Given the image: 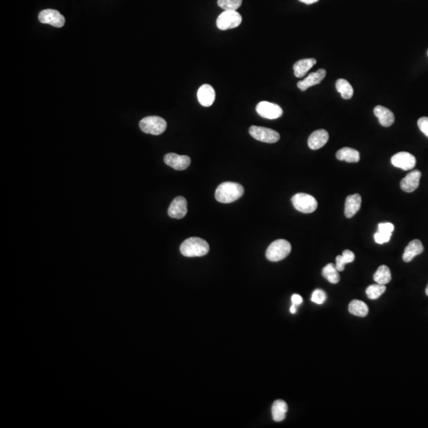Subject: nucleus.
Masks as SVG:
<instances>
[{"label":"nucleus","mask_w":428,"mask_h":428,"mask_svg":"<svg viewBox=\"0 0 428 428\" xmlns=\"http://www.w3.org/2000/svg\"><path fill=\"white\" fill-rule=\"evenodd\" d=\"M287 411H288V406L284 400H275L272 405V415L274 421L281 422L285 420V413Z\"/></svg>","instance_id":"22"},{"label":"nucleus","mask_w":428,"mask_h":428,"mask_svg":"<svg viewBox=\"0 0 428 428\" xmlns=\"http://www.w3.org/2000/svg\"><path fill=\"white\" fill-rule=\"evenodd\" d=\"M418 126L421 130L422 133H424L425 136L428 137V117H423L418 120Z\"/></svg>","instance_id":"32"},{"label":"nucleus","mask_w":428,"mask_h":428,"mask_svg":"<svg viewBox=\"0 0 428 428\" xmlns=\"http://www.w3.org/2000/svg\"><path fill=\"white\" fill-rule=\"evenodd\" d=\"M311 300L316 304H321L326 300V294L321 289H316L313 292Z\"/></svg>","instance_id":"30"},{"label":"nucleus","mask_w":428,"mask_h":428,"mask_svg":"<svg viewBox=\"0 0 428 428\" xmlns=\"http://www.w3.org/2000/svg\"><path fill=\"white\" fill-rule=\"evenodd\" d=\"M242 2L243 0H218V5L224 11H237Z\"/></svg>","instance_id":"29"},{"label":"nucleus","mask_w":428,"mask_h":428,"mask_svg":"<svg viewBox=\"0 0 428 428\" xmlns=\"http://www.w3.org/2000/svg\"><path fill=\"white\" fill-rule=\"evenodd\" d=\"M291 301L293 304H295V305H299V304L302 303L303 299L299 294H294V295L292 296Z\"/></svg>","instance_id":"34"},{"label":"nucleus","mask_w":428,"mask_h":428,"mask_svg":"<svg viewBox=\"0 0 428 428\" xmlns=\"http://www.w3.org/2000/svg\"><path fill=\"white\" fill-rule=\"evenodd\" d=\"M391 163L396 168H400L404 171H409L415 168L416 159L411 153L407 152H398L393 156Z\"/></svg>","instance_id":"10"},{"label":"nucleus","mask_w":428,"mask_h":428,"mask_svg":"<svg viewBox=\"0 0 428 428\" xmlns=\"http://www.w3.org/2000/svg\"><path fill=\"white\" fill-rule=\"evenodd\" d=\"M394 224H392V223L386 222V223H381V224H378V231H379V232L392 233L394 232Z\"/></svg>","instance_id":"33"},{"label":"nucleus","mask_w":428,"mask_h":428,"mask_svg":"<svg viewBox=\"0 0 428 428\" xmlns=\"http://www.w3.org/2000/svg\"><path fill=\"white\" fill-rule=\"evenodd\" d=\"M291 252V244L285 239H277L268 247L266 256L271 262L283 260L289 255Z\"/></svg>","instance_id":"3"},{"label":"nucleus","mask_w":428,"mask_h":428,"mask_svg":"<svg viewBox=\"0 0 428 428\" xmlns=\"http://www.w3.org/2000/svg\"><path fill=\"white\" fill-rule=\"evenodd\" d=\"M296 306H297V305H295V304H292L291 308H290V313H293V314H295L296 312H297V309H296Z\"/></svg>","instance_id":"36"},{"label":"nucleus","mask_w":428,"mask_h":428,"mask_svg":"<svg viewBox=\"0 0 428 428\" xmlns=\"http://www.w3.org/2000/svg\"><path fill=\"white\" fill-rule=\"evenodd\" d=\"M209 246L205 239L198 237H190L180 246V252L186 257H200L209 252Z\"/></svg>","instance_id":"2"},{"label":"nucleus","mask_w":428,"mask_h":428,"mask_svg":"<svg viewBox=\"0 0 428 428\" xmlns=\"http://www.w3.org/2000/svg\"><path fill=\"white\" fill-rule=\"evenodd\" d=\"M348 309L352 315L357 316L359 317H365L369 313L367 304L359 300H353L349 304Z\"/></svg>","instance_id":"24"},{"label":"nucleus","mask_w":428,"mask_h":428,"mask_svg":"<svg viewBox=\"0 0 428 428\" xmlns=\"http://www.w3.org/2000/svg\"><path fill=\"white\" fill-rule=\"evenodd\" d=\"M163 160L167 165L177 171L187 169L191 163V159L188 156H180L176 153H168L165 155Z\"/></svg>","instance_id":"11"},{"label":"nucleus","mask_w":428,"mask_h":428,"mask_svg":"<svg viewBox=\"0 0 428 428\" xmlns=\"http://www.w3.org/2000/svg\"><path fill=\"white\" fill-rule=\"evenodd\" d=\"M355 259V255L351 251L345 250L342 255H338L335 259V267L338 271H344L347 263H352Z\"/></svg>","instance_id":"27"},{"label":"nucleus","mask_w":428,"mask_h":428,"mask_svg":"<svg viewBox=\"0 0 428 428\" xmlns=\"http://www.w3.org/2000/svg\"><path fill=\"white\" fill-rule=\"evenodd\" d=\"M339 160H344L348 163H358L360 160V154L358 151L350 148H343L336 153Z\"/></svg>","instance_id":"21"},{"label":"nucleus","mask_w":428,"mask_h":428,"mask_svg":"<svg viewBox=\"0 0 428 428\" xmlns=\"http://www.w3.org/2000/svg\"><path fill=\"white\" fill-rule=\"evenodd\" d=\"M426 294H427V295L428 296V286H427V288H426Z\"/></svg>","instance_id":"37"},{"label":"nucleus","mask_w":428,"mask_h":428,"mask_svg":"<svg viewBox=\"0 0 428 428\" xmlns=\"http://www.w3.org/2000/svg\"></svg>","instance_id":"38"},{"label":"nucleus","mask_w":428,"mask_h":428,"mask_svg":"<svg viewBox=\"0 0 428 428\" xmlns=\"http://www.w3.org/2000/svg\"><path fill=\"white\" fill-rule=\"evenodd\" d=\"M322 275L332 284H336L339 283L340 279L339 271L333 263H328L324 267L322 270Z\"/></svg>","instance_id":"26"},{"label":"nucleus","mask_w":428,"mask_h":428,"mask_svg":"<svg viewBox=\"0 0 428 428\" xmlns=\"http://www.w3.org/2000/svg\"><path fill=\"white\" fill-rule=\"evenodd\" d=\"M241 22V16L237 11H224L218 16L217 26L222 31H227L239 26Z\"/></svg>","instance_id":"7"},{"label":"nucleus","mask_w":428,"mask_h":428,"mask_svg":"<svg viewBox=\"0 0 428 428\" xmlns=\"http://www.w3.org/2000/svg\"><path fill=\"white\" fill-rule=\"evenodd\" d=\"M316 63H317V60L314 58H308V59L298 61L294 63V75L298 78H302Z\"/></svg>","instance_id":"20"},{"label":"nucleus","mask_w":428,"mask_h":428,"mask_svg":"<svg viewBox=\"0 0 428 428\" xmlns=\"http://www.w3.org/2000/svg\"><path fill=\"white\" fill-rule=\"evenodd\" d=\"M244 192V187L239 183L226 182L218 186L215 198L221 203H231L241 198Z\"/></svg>","instance_id":"1"},{"label":"nucleus","mask_w":428,"mask_h":428,"mask_svg":"<svg viewBox=\"0 0 428 428\" xmlns=\"http://www.w3.org/2000/svg\"><path fill=\"white\" fill-rule=\"evenodd\" d=\"M249 133L254 139L264 143H276L280 140V134L278 132L271 128H266L262 126H251L249 128Z\"/></svg>","instance_id":"6"},{"label":"nucleus","mask_w":428,"mask_h":428,"mask_svg":"<svg viewBox=\"0 0 428 428\" xmlns=\"http://www.w3.org/2000/svg\"><path fill=\"white\" fill-rule=\"evenodd\" d=\"M325 76H326V70L320 68L317 72L310 73L304 79L299 81L297 85L301 91L304 92L309 87L321 83L323 79L325 78Z\"/></svg>","instance_id":"14"},{"label":"nucleus","mask_w":428,"mask_h":428,"mask_svg":"<svg viewBox=\"0 0 428 428\" xmlns=\"http://www.w3.org/2000/svg\"><path fill=\"white\" fill-rule=\"evenodd\" d=\"M256 111L262 118L271 120L280 118L283 113V109L278 105L266 101L260 102L257 105Z\"/></svg>","instance_id":"9"},{"label":"nucleus","mask_w":428,"mask_h":428,"mask_svg":"<svg viewBox=\"0 0 428 428\" xmlns=\"http://www.w3.org/2000/svg\"><path fill=\"white\" fill-rule=\"evenodd\" d=\"M421 172L419 170H413L407 174L400 182V188L407 193L415 191L420 186Z\"/></svg>","instance_id":"13"},{"label":"nucleus","mask_w":428,"mask_h":428,"mask_svg":"<svg viewBox=\"0 0 428 428\" xmlns=\"http://www.w3.org/2000/svg\"><path fill=\"white\" fill-rule=\"evenodd\" d=\"M198 102L202 106L209 107L215 101L216 94L213 87L209 84H204L199 87L198 91Z\"/></svg>","instance_id":"15"},{"label":"nucleus","mask_w":428,"mask_h":428,"mask_svg":"<svg viewBox=\"0 0 428 428\" xmlns=\"http://www.w3.org/2000/svg\"><path fill=\"white\" fill-rule=\"evenodd\" d=\"M392 233H383V232H379L378 231L374 234V239L377 244H383L385 243H388L391 238Z\"/></svg>","instance_id":"31"},{"label":"nucleus","mask_w":428,"mask_h":428,"mask_svg":"<svg viewBox=\"0 0 428 428\" xmlns=\"http://www.w3.org/2000/svg\"><path fill=\"white\" fill-rule=\"evenodd\" d=\"M300 2H304L305 4L310 5L315 3V2H319V0H298Z\"/></svg>","instance_id":"35"},{"label":"nucleus","mask_w":428,"mask_h":428,"mask_svg":"<svg viewBox=\"0 0 428 428\" xmlns=\"http://www.w3.org/2000/svg\"><path fill=\"white\" fill-rule=\"evenodd\" d=\"M168 215L172 218L182 219L187 215V202L186 198L178 196L172 201V204L168 208Z\"/></svg>","instance_id":"12"},{"label":"nucleus","mask_w":428,"mask_h":428,"mask_svg":"<svg viewBox=\"0 0 428 428\" xmlns=\"http://www.w3.org/2000/svg\"><path fill=\"white\" fill-rule=\"evenodd\" d=\"M424 248L420 239H413L404 249L403 260L405 263L411 262L416 255L421 254Z\"/></svg>","instance_id":"18"},{"label":"nucleus","mask_w":428,"mask_h":428,"mask_svg":"<svg viewBox=\"0 0 428 428\" xmlns=\"http://www.w3.org/2000/svg\"><path fill=\"white\" fill-rule=\"evenodd\" d=\"M335 87L338 92L341 95L342 98L346 100L352 98L354 89L348 80H346L344 79H339L335 83Z\"/></svg>","instance_id":"23"},{"label":"nucleus","mask_w":428,"mask_h":428,"mask_svg":"<svg viewBox=\"0 0 428 428\" xmlns=\"http://www.w3.org/2000/svg\"><path fill=\"white\" fill-rule=\"evenodd\" d=\"M38 19L43 24H48L51 26L61 28L65 24V18L59 11L52 9H46L41 11L38 16Z\"/></svg>","instance_id":"8"},{"label":"nucleus","mask_w":428,"mask_h":428,"mask_svg":"<svg viewBox=\"0 0 428 428\" xmlns=\"http://www.w3.org/2000/svg\"><path fill=\"white\" fill-rule=\"evenodd\" d=\"M362 198L359 193L349 195L346 198L345 213L346 218H351L359 212L361 208Z\"/></svg>","instance_id":"17"},{"label":"nucleus","mask_w":428,"mask_h":428,"mask_svg":"<svg viewBox=\"0 0 428 428\" xmlns=\"http://www.w3.org/2000/svg\"><path fill=\"white\" fill-rule=\"evenodd\" d=\"M140 128L148 134L160 135L167 128V122L158 116H148L140 122Z\"/></svg>","instance_id":"4"},{"label":"nucleus","mask_w":428,"mask_h":428,"mask_svg":"<svg viewBox=\"0 0 428 428\" xmlns=\"http://www.w3.org/2000/svg\"><path fill=\"white\" fill-rule=\"evenodd\" d=\"M374 113L378 118L379 123L384 127H389L394 124L395 117L391 111L382 106H377L374 110Z\"/></svg>","instance_id":"19"},{"label":"nucleus","mask_w":428,"mask_h":428,"mask_svg":"<svg viewBox=\"0 0 428 428\" xmlns=\"http://www.w3.org/2000/svg\"><path fill=\"white\" fill-rule=\"evenodd\" d=\"M386 290V286L381 284H376V285H369L366 289V295L368 298L371 300H376L378 298H380Z\"/></svg>","instance_id":"28"},{"label":"nucleus","mask_w":428,"mask_h":428,"mask_svg":"<svg viewBox=\"0 0 428 428\" xmlns=\"http://www.w3.org/2000/svg\"><path fill=\"white\" fill-rule=\"evenodd\" d=\"M328 139H329V135L326 130L318 129L314 131L309 136L308 145L312 150H317L326 144Z\"/></svg>","instance_id":"16"},{"label":"nucleus","mask_w":428,"mask_h":428,"mask_svg":"<svg viewBox=\"0 0 428 428\" xmlns=\"http://www.w3.org/2000/svg\"><path fill=\"white\" fill-rule=\"evenodd\" d=\"M374 279L378 284L386 285L391 281V272L389 268L385 265L380 266L377 269L376 273L374 274Z\"/></svg>","instance_id":"25"},{"label":"nucleus","mask_w":428,"mask_h":428,"mask_svg":"<svg viewBox=\"0 0 428 428\" xmlns=\"http://www.w3.org/2000/svg\"><path fill=\"white\" fill-rule=\"evenodd\" d=\"M291 202L294 208L303 213H312L317 209V201L307 193H297L292 198Z\"/></svg>","instance_id":"5"}]
</instances>
